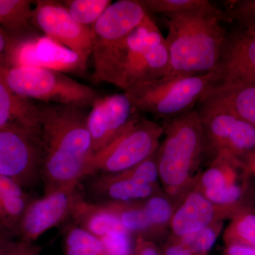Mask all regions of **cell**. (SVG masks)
I'll list each match as a JSON object with an SVG mask.
<instances>
[{"instance_id":"6da1fadb","label":"cell","mask_w":255,"mask_h":255,"mask_svg":"<svg viewBox=\"0 0 255 255\" xmlns=\"http://www.w3.org/2000/svg\"><path fill=\"white\" fill-rule=\"evenodd\" d=\"M84 110L72 106H41L39 135L44 194L80 183L87 177L93 152Z\"/></svg>"},{"instance_id":"7a4b0ae2","label":"cell","mask_w":255,"mask_h":255,"mask_svg":"<svg viewBox=\"0 0 255 255\" xmlns=\"http://www.w3.org/2000/svg\"><path fill=\"white\" fill-rule=\"evenodd\" d=\"M167 76H194L216 70L228 31L223 12L211 4L167 16Z\"/></svg>"},{"instance_id":"3957f363","label":"cell","mask_w":255,"mask_h":255,"mask_svg":"<svg viewBox=\"0 0 255 255\" xmlns=\"http://www.w3.org/2000/svg\"><path fill=\"white\" fill-rule=\"evenodd\" d=\"M164 127L165 137L157 150L159 183L176 207L200 175L205 135L195 110L168 121Z\"/></svg>"},{"instance_id":"277c9868","label":"cell","mask_w":255,"mask_h":255,"mask_svg":"<svg viewBox=\"0 0 255 255\" xmlns=\"http://www.w3.org/2000/svg\"><path fill=\"white\" fill-rule=\"evenodd\" d=\"M169 70L165 38L148 15L127 37L119 50L112 84L126 92L137 84L167 76Z\"/></svg>"},{"instance_id":"5b68a950","label":"cell","mask_w":255,"mask_h":255,"mask_svg":"<svg viewBox=\"0 0 255 255\" xmlns=\"http://www.w3.org/2000/svg\"><path fill=\"white\" fill-rule=\"evenodd\" d=\"M218 82L216 71L194 76H166L124 92L137 112L166 122L194 110Z\"/></svg>"},{"instance_id":"8992f818","label":"cell","mask_w":255,"mask_h":255,"mask_svg":"<svg viewBox=\"0 0 255 255\" xmlns=\"http://www.w3.org/2000/svg\"><path fill=\"white\" fill-rule=\"evenodd\" d=\"M0 78L20 97L53 105L85 109L100 97L92 87L48 68L0 63Z\"/></svg>"},{"instance_id":"52a82bcc","label":"cell","mask_w":255,"mask_h":255,"mask_svg":"<svg viewBox=\"0 0 255 255\" xmlns=\"http://www.w3.org/2000/svg\"><path fill=\"white\" fill-rule=\"evenodd\" d=\"M139 0H119L106 9L91 27L95 83H111L114 64L127 37L148 16Z\"/></svg>"},{"instance_id":"ba28073f","label":"cell","mask_w":255,"mask_h":255,"mask_svg":"<svg viewBox=\"0 0 255 255\" xmlns=\"http://www.w3.org/2000/svg\"><path fill=\"white\" fill-rule=\"evenodd\" d=\"M164 127L141 117L102 150L92 156L87 176L116 174L135 167L155 153Z\"/></svg>"},{"instance_id":"9c48e42d","label":"cell","mask_w":255,"mask_h":255,"mask_svg":"<svg viewBox=\"0 0 255 255\" xmlns=\"http://www.w3.org/2000/svg\"><path fill=\"white\" fill-rule=\"evenodd\" d=\"M42 162L39 134L14 126L0 127V175L27 189L41 179Z\"/></svg>"},{"instance_id":"30bf717a","label":"cell","mask_w":255,"mask_h":255,"mask_svg":"<svg viewBox=\"0 0 255 255\" xmlns=\"http://www.w3.org/2000/svg\"><path fill=\"white\" fill-rule=\"evenodd\" d=\"M250 176L244 162L220 152L200 174L194 188L213 204L236 213L246 206Z\"/></svg>"},{"instance_id":"8fae6325","label":"cell","mask_w":255,"mask_h":255,"mask_svg":"<svg viewBox=\"0 0 255 255\" xmlns=\"http://www.w3.org/2000/svg\"><path fill=\"white\" fill-rule=\"evenodd\" d=\"M33 23L44 36L78 55L85 70L93 47L91 28L77 22L63 2L54 0L34 1Z\"/></svg>"},{"instance_id":"7c38bea8","label":"cell","mask_w":255,"mask_h":255,"mask_svg":"<svg viewBox=\"0 0 255 255\" xmlns=\"http://www.w3.org/2000/svg\"><path fill=\"white\" fill-rule=\"evenodd\" d=\"M78 184H68L39 199H32L18 222L15 237L34 243L47 231L70 217L79 196Z\"/></svg>"},{"instance_id":"4fadbf2b","label":"cell","mask_w":255,"mask_h":255,"mask_svg":"<svg viewBox=\"0 0 255 255\" xmlns=\"http://www.w3.org/2000/svg\"><path fill=\"white\" fill-rule=\"evenodd\" d=\"M197 114L204 129L206 151H211L214 157L226 152L245 163L255 150V127L221 111Z\"/></svg>"},{"instance_id":"5bb4252c","label":"cell","mask_w":255,"mask_h":255,"mask_svg":"<svg viewBox=\"0 0 255 255\" xmlns=\"http://www.w3.org/2000/svg\"><path fill=\"white\" fill-rule=\"evenodd\" d=\"M87 114L93 155L113 142L140 117L125 92L99 97Z\"/></svg>"},{"instance_id":"9a60e30c","label":"cell","mask_w":255,"mask_h":255,"mask_svg":"<svg viewBox=\"0 0 255 255\" xmlns=\"http://www.w3.org/2000/svg\"><path fill=\"white\" fill-rule=\"evenodd\" d=\"M12 66L39 67L60 73L85 71L78 55L46 36L17 40L5 63Z\"/></svg>"},{"instance_id":"2e32d148","label":"cell","mask_w":255,"mask_h":255,"mask_svg":"<svg viewBox=\"0 0 255 255\" xmlns=\"http://www.w3.org/2000/svg\"><path fill=\"white\" fill-rule=\"evenodd\" d=\"M215 71L216 83L255 85V32H228Z\"/></svg>"},{"instance_id":"e0dca14e","label":"cell","mask_w":255,"mask_h":255,"mask_svg":"<svg viewBox=\"0 0 255 255\" xmlns=\"http://www.w3.org/2000/svg\"><path fill=\"white\" fill-rule=\"evenodd\" d=\"M234 214L213 204L201 191L193 188L176 206L169 230L174 237L182 238L218 221L230 219Z\"/></svg>"},{"instance_id":"ac0fdd59","label":"cell","mask_w":255,"mask_h":255,"mask_svg":"<svg viewBox=\"0 0 255 255\" xmlns=\"http://www.w3.org/2000/svg\"><path fill=\"white\" fill-rule=\"evenodd\" d=\"M195 110L198 113L226 112L255 127V85L216 83L199 101Z\"/></svg>"},{"instance_id":"d6986e66","label":"cell","mask_w":255,"mask_h":255,"mask_svg":"<svg viewBox=\"0 0 255 255\" xmlns=\"http://www.w3.org/2000/svg\"><path fill=\"white\" fill-rule=\"evenodd\" d=\"M92 193L103 202H140L163 192L161 185L145 184L123 174H101L91 184Z\"/></svg>"},{"instance_id":"ffe728a7","label":"cell","mask_w":255,"mask_h":255,"mask_svg":"<svg viewBox=\"0 0 255 255\" xmlns=\"http://www.w3.org/2000/svg\"><path fill=\"white\" fill-rule=\"evenodd\" d=\"M41 106L15 94L0 78V127L14 126L39 134Z\"/></svg>"},{"instance_id":"44dd1931","label":"cell","mask_w":255,"mask_h":255,"mask_svg":"<svg viewBox=\"0 0 255 255\" xmlns=\"http://www.w3.org/2000/svg\"><path fill=\"white\" fill-rule=\"evenodd\" d=\"M70 217L75 225L101 239L116 230L124 229L117 216L102 203L89 202L79 194Z\"/></svg>"},{"instance_id":"7402d4cb","label":"cell","mask_w":255,"mask_h":255,"mask_svg":"<svg viewBox=\"0 0 255 255\" xmlns=\"http://www.w3.org/2000/svg\"><path fill=\"white\" fill-rule=\"evenodd\" d=\"M33 4L29 0H0V28L16 40L33 36Z\"/></svg>"},{"instance_id":"603a6c76","label":"cell","mask_w":255,"mask_h":255,"mask_svg":"<svg viewBox=\"0 0 255 255\" xmlns=\"http://www.w3.org/2000/svg\"><path fill=\"white\" fill-rule=\"evenodd\" d=\"M31 199L17 183L0 175V226L9 230L14 237L18 222Z\"/></svg>"},{"instance_id":"cb8c5ba5","label":"cell","mask_w":255,"mask_h":255,"mask_svg":"<svg viewBox=\"0 0 255 255\" xmlns=\"http://www.w3.org/2000/svg\"><path fill=\"white\" fill-rule=\"evenodd\" d=\"M118 218L124 229L132 236L151 241L150 225L143 201L132 203L102 202Z\"/></svg>"},{"instance_id":"d4e9b609","label":"cell","mask_w":255,"mask_h":255,"mask_svg":"<svg viewBox=\"0 0 255 255\" xmlns=\"http://www.w3.org/2000/svg\"><path fill=\"white\" fill-rule=\"evenodd\" d=\"M223 233L226 246L241 245L255 248V212L245 206L236 211Z\"/></svg>"},{"instance_id":"484cf974","label":"cell","mask_w":255,"mask_h":255,"mask_svg":"<svg viewBox=\"0 0 255 255\" xmlns=\"http://www.w3.org/2000/svg\"><path fill=\"white\" fill-rule=\"evenodd\" d=\"M146 214L150 225L151 241L163 236L169 229L175 206L164 192L143 201Z\"/></svg>"},{"instance_id":"4316f807","label":"cell","mask_w":255,"mask_h":255,"mask_svg":"<svg viewBox=\"0 0 255 255\" xmlns=\"http://www.w3.org/2000/svg\"><path fill=\"white\" fill-rule=\"evenodd\" d=\"M64 251L65 255H107L100 239L76 225L65 233Z\"/></svg>"},{"instance_id":"83f0119b","label":"cell","mask_w":255,"mask_h":255,"mask_svg":"<svg viewBox=\"0 0 255 255\" xmlns=\"http://www.w3.org/2000/svg\"><path fill=\"white\" fill-rule=\"evenodd\" d=\"M64 6L74 19L91 28L112 4L111 0H65Z\"/></svg>"},{"instance_id":"f1b7e54d","label":"cell","mask_w":255,"mask_h":255,"mask_svg":"<svg viewBox=\"0 0 255 255\" xmlns=\"http://www.w3.org/2000/svg\"><path fill=\"white\" fill-rule=\"evenodd\" d=\"M223 221H218L204 229L178 238L193 255L209 253L223 231Z\"/></svg>"},{"instance_id":"f546056e","label":"cell","mask_w":255,"mask_h":255,"mask_svg":"<svg viewBox=\"0 0 255 255\" xmlns=\"http://www.w3.org/2000/svg\"><path fill=\"white\" fill-rule=\"evenodd\" d=\"M146 11L169 16L205 7L212 4L207 0H139Z\"/></svg>"},{"instance_id":"4dcf8cb0","label":"cell","mask_w":255,"mask_h":255,"mask_svg":"<svg viewBox=\"0 0 255 255\" xmlns=\"http://www.w3.org/2000/svg\"><path fill=\"white\" fill-rule=\"evenodd\" d=\"M230 2L229 7L223 12L224 21L237 23L243 30L255 32V0Z\"/></svg>"},{"instance_id":"1f68e13d","label":"cell","mask_w":255,"mask_h":255,"mask_svg":"<svg viewBox=\"0 0 255 255\" xmlns=\"http://www.w3.org/2000/svg\"><path fill=\"white\" fill-rule=\"evenodd\" d=\"M132 236L125 229L116 230L106 235L100 241L107 255H132Z\"/></svg>"},{"instance_id":"d6a6232c","label":"cell","mask_w":255,"mask_h":255,"mask_svg":"<svg viewBox=\"0 0 255 255\" xmlns=\"http://www.w3.org/2000/svg\"><path fill=\"white\" fill-rule=\"evenodd\" d=\"M121 174L145 184L160 185L157 163V151L145 160L132 168L121 172Z\"/></svg>"},{"instance_id":"836d02e7","label":"cell","mask_w":255,"mask_h":255,"mask_svg":"<svg viewBox=\"0 0 255 255\" xmlns=\"http://www.w3.org/2000/svg\"><path fill=\"white\" fill-rule=\"evenodd\" d=\"M41 247L35 243L12 239L0 241V255H40Z\"/></svg>"},{"instance_id":"e575fe53","label":"cell","mask_w":255,"mask_h":255,"mask_svg":"<svg viewBox=\"0 0 255 255\" xmlns=\"http://www.w3.org/2000/svg\"><path fill=\"white\" fill-rule=\"evenodd\" d=\"M161 255H193L178 238L171 236L166 243Z\"/></svg>"},{"instance_id":"d590c367","label":"cell","mask_w":255,"mask_h":255,"mask_svg":"<svg viewBox=\"0 0 255 255\" xmlns=\"http://www.w3.org/2000/svg\"><path fill=\"white\" fill-rule=\"evenodd\" d=\"M132 255H161V253L153 241L136 238Z\"/></svg>"},{"instance_id":"8d00e7d4","label":"cell","mask_w":255,"mask_h":255,"mask_svg":"<svg viewBox=\"0 0 255 255\" xmlns=\"http://www.w3.org/2000/svg\"><path fill=\"white\" fill-rule=\"evenodd\" d=\"M16 41L17 40L11 38L6 31L0 28V63L6 62L10 50Z\"/></svg>"},{"instance_id":"74e56055","label":"cell","mask_w":255,"mask_h":255,"mask_svg":"<svg viewBox=\"0 0 255 255\" xmlns=\"http://www.w3.org/2000/svg\"><path fill=\"white\" fill-rule=\"evenodd\" d=\"M223 255H255V248L241 245L226 246Z\"/></svg>"},{"instance_id":"f35d334b","label":"cell","mask_w":255,"mask_h":255,"mask_svg":"<svg viewBox=\"0 0 255 255\" xmlns=\"http://www.w3.org/2000/svg\"><path fill=\"white\" fill-rule=\"evenodd\" d=\"M245 164L250 174L255 176V150L247 158Z\"/></svg>"},{"instance_id":"ab89813d","label":"cell","mask_w":255,"mask_h":255,"mask_svg":"<svg viewBox=\"0 0 255 255\" xmlns=\"http://www.w3.org/2000/svg\"><path fill=\"white\" fill-rule=\"evenodd\" d=\"M14 238V236L12 234V233L10 232L9 230L3 227V226H0V241L12 239Z\"/></svg>"},{"instance_id":"60d3db41","label":"cell","mask_w":255,"mask_h":255,"mask_svg":"<svg viewBox=\"0 0 255 255\" xmlns=\"http://www.w3.org/2000/svg\"><path fill=\"white\" fill-rule=\"evenodd\" d=\"M208 255V253H204V254H198V255Z\"/></svg>"}]
</instances>
